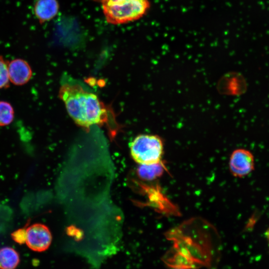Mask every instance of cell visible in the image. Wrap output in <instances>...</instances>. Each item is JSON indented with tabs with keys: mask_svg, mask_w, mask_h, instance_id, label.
<instances>
[{
	"mask_svg": "<svg viewBox=\"0 0 269 269\" xmlns=\"http://www.w3.org/2000/svg\"><path fill=\"white\" fill-rule=\"evenodd\" d=\"M149 7L148 0H105L103 8L107 21L118 24L136 20Z\"/></svg>",
	"mask_w": 269,
	"mask_h": 269,
	"instance_id": "3957f363",
	"label": "cell"
},
{
	"mask_svg": "<svg viewBox=\"0 0 269 269\" xmlns=\"http://www.w3.org/2000/svg\"><path fill=\"white\" fill-rule=\"evenodd\" d=\"M58 9L57 0H37L34 6L35 15L40 23L52 19L57 14Z\"/></svg>",
	"mask_w": 269,
	"mask_h": 269,
	"instance_id": "30bf717a",
	"label": "cell"
},
{
	"mask_svg": "<svg viewBox=\"0 0 269 269\" xmlns=\"http://www.w3.org/2000/svg\"><path fill=\"white\" fill-rule=\"evenodd\" d=\"M229 165L230 171L233 176L239 178L244 177L254 169V155L247 149H236L231 154Z\"/></svg>",
	"mask_w": 269,
	"mask_h": 269,
	"instance_id": "5b68a950",
	"label": "cell"
},
{
	"mask_svg": "<svg viewBox=\"0 0 269 269\" xmlns=\"http://www.w3.org/2000/svg\"><path fill=\"white\" fill-rule=\"evenodd\" d=\"M8 63V62L0 56V89L7 88L9 86Z\"/></svg>",
	"mask_w": 269,
	"mask_h": 269,
	"instance_id": "5bb4252c",
	"label": "cell"
},
{
	"mask_svg": "<svg viewBox=\"0 0 269 269\" xmlns=\"http://www.w3.org/2000/svg\"><path fill=\"white\" fill-rule=\"evenodd\" d=\"M8 72L10 82L16 86L25 85L32 76L29 64L21 58H16L8 62Z\"/></svg>",
	"mask_w": 269,
	"mask_h": 269,
	"instance_id": "ba28073f",
	"label": "cell"
},
{
	"mask_svg": "<svg viewBox=\"0 0 269 269\" xmlns=\"http://www.w3.org/2000/svg\"><path fill=\"white\" fill-rule=\"evenodd\" d=\"M59 96L69 115L81 127L89 129L106 124L112 130L116 129L115 116L111 108L80 80L64 75Z\"/></svg>",
	"mask_w": 269,
	"mask_h": 269,
	"instance_id": "6da1fadb",
	"label": "cell"
},
{
	"mask_svg": "<svg viewBox=\"0 0 269 269\" xmlns=\"http://www.w3.org/2000/svg\"><path fill=\"white\" fill-rule=\"evenodd\" d=\"M25 243L31 250L41 252L48 249L51 244L52 235L49 228L41 223H35L26 229Z\"/></svg>",
	"mask_w": 269,
	"mask_h": 269,
	"instance_id": "8992f818",
	"label": "cell"
},
{
	"mask_svg": "<svg viewBox=\"0 0 269 269\" xmlns=\"http://www.w3.org/2000/svg\"><path fill=\"white\" fill-rule=\"evenodd\" d=\"M265 237L267 241L269 252V227L267 229V230L265 232Z\"/></svg>",
	"mask_w": 269,
	"mask_h": 269,
	"instance_id": "2e32d148",
	"label": "cell"
},
{
	"mask_svg": "<svg viewBox=\"0 0 269 269\" xmlns=\"http://www.w3.org/2000/svg\"><path fill=\"white\" fill-rule=\"evenodd\" d=\"M12 239L19 244H23L25 243L26 239V229H19L13 232L11 235Z\"/></svg>",
	"mask_w": 269,
	"mask_h": 269,
	"instance_id": "9a60e30c",
	"label": "cell"
},
{
	"mask_svg": "<svg viewBox=\"0 0 269 269\" xmlns=\"http://www.w3.org/2000/svg\"><path fill=\"white\" fill-rule=\"evenodd\" d=\"M130 152L133 159L139 164H150L161 161L164 144L160 136L142 134L131 142Z\"/></svg>",
	"mask_w": 269,
	"mask_h": 269,
	"instance_id": "277c9868",
	"label": "cell"
},
{
	"mask_svg": "<svg viewBox=\"0 0 269 269\" xmlns=\"http://www.w3.org/2000/svg\"><path fill=\"white\" fill-rule=\"evenodd\" d=\"M162 261L171 269H197L198 267L185 258L173 247L163 255Z\"/></svg>",
	"mask_w": 269,
	"mask_h": 269,
	"instance_id": "9c48e42d",
	"label": "cell"
},
{
	"mask_svg": "<svg viewBox=\"0 0 269 269\" xmlns=\"http://www.w3.org/2000/svg\"><path fill=\"white\" fill-rule=\"evenodd\" d=\"M14 117V111L10 103L0 101V126L10 125L13 121Z\"/></svg>",
	"mask_w": 269,
	"mask_h": 269,
	"instance_id": "4fadbf2b",
	"label": "cell"
},
{
	"mask_svg": "<svg viewBox=\"0 0 269 269\" xmlns=\"http://www.w3.org/2000/svg\"><path fill=\"white\" fill-rule=\"evenodd\" d=\"M79 32L78 24L75 20L64 18L58 23L56 35L58 41L63 45L72 46L79 41Z\"/></svg>",
	"mask_w": 269,
	"mask_h": 269,
	"instance_id": "52a82bcc",
	"label": "cell"
},
{
	"mask_svg": "<svg viewBox=\"0 0 269 269\" xmlns=\"http://www.w3.org/2000/svg\"><path fill=\"white\" fill-rule=\"evenodd\" d=\"M18 252L9 247L0 249V269H14L19 263Z\"/></svg>",
	"mask_w": 269,
	"mask_h": 269,
	"instance_id": "7c38bea8",
	"label": "cell"
},
{
	"mask_svg": "<svg viewBox=\"0 0 269 269\" xmlns=\"http://www.w3.org/2000/svg\"><path fill=\"white\" fill-rule=\"evenodd\" d=\"M166 236L172 246L198 268L215 269L221 258V243L215 230L207 224H184L168 232Z\"/></svg>",
	"mask_w": 269,
	"mask_h": 269,
	"instance_id": "7a4b0ae2",
	"label": "cell"
},
{
	"mask_svg": "<svg viewBox=\"0 0 269 269\" xmlns=\"http://www.w3.org/2000/svg\"><path fill=\"white\" fill-rule=\"evenodd\" d=\"M164 166L162 162L150 164H140L137 169L138 176L146 181L153 180L162 175Z\"/></svg>",
	"mask_w": 269,
	"mask_h": 269,
	"instance_id": "8fae6325",
	"label": "cell"
},
{
	"mask_svg": "<svg viewBox=\"0 0 269 269\" xmlns=\"http://www.w3.org/2000/svg\"><path fill=\"white\" fill-rule=\"evenodd\" d=\"M101 0V1H104L105 0Z\"/></svg>",
	"mask_w": 269,
	"mask_h": 269,
	"instance_id": "e0dca14e",
	"label": "cell"
}]
</instances>
